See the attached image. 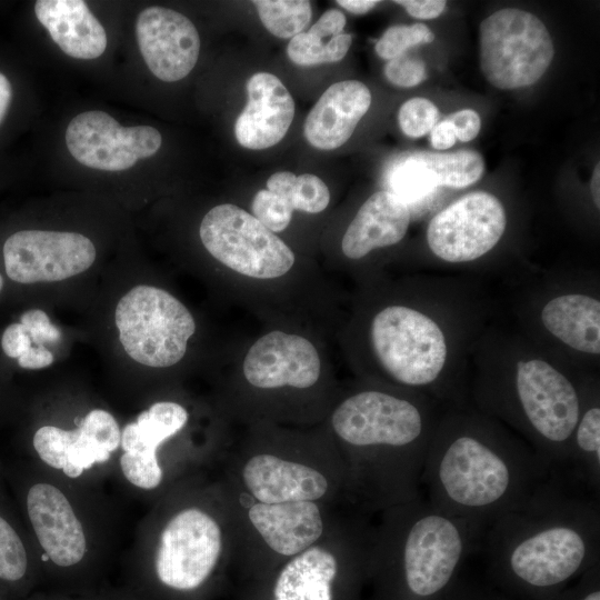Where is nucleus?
I'll use <instances>...</instances> for the list:
<instances>
[{
  "label": "nucleus",
  "instance_id": "1",
  "mask_svg": "<svg viewBox=\"0 0 600 600\" xmlns=\"http://www.w3.org/2000/svg\"><path fill=\"white\" fill-rule=\"evenodd\" d=\"M479 551L504 583L531 593L556 591L599 563L600 493L552 472L488 527Z\"/></svg>",
  "mask_w": 600,
  "mask_h": 600
},
{
  "label": "nucleus",
  "instance_id": "2",
  "mask_svg": "<svg viewBox=\"0 0 600 600\" xmlns=\"http://www.w3.org/2000/svg\"><path fill=\"white\" fill-rule=\"evenodd\" d=\"M551 473L530 446L480 418L457 416L434 429L421 488L436 508L487 530Z\"/></svg>",
  "mask_w": 600,
  "mask_h": 600
},
{
  "label": "nucleus",
  "instance_id": "3",
  "mask_svg": "<svg viewBox=\"0 0 600 600\" xmlns=\"http://www.w3.org/2000/svg\"><path fill=\"white\" fill-rule=\"evenodd\" d=\"M337 436L354 451L358 482L378 506H397L421 493V474L437 426L426 404L379 390L357 392L334 410Z\"/></svg>",
  "mask_w": 600,
  "mask_h": 600
},
{
  "label": "nucleus",
  "instance_id": "4",
  "mask_svg": "<svg viewBox=\"0 0 600 600\" xmlns=\"http://www.w3.org/2000/svg\"><path fill=\"white\" fill-rule=\"evenodd\" d=\"M484 532L436 508L420 493L391 507L373 550L403 600H439L466 559L479 551Z\"/></svg>",
  "mask_w": 600,
  "mask_h": 600
},
{
  "label": "nucleus",
  "instance_id": "5",
  "mask_svg": "<svg viewBox=\"0 0 600 600\" xmlns=\"http://www.w3.org/2000/svg\"><path fill=\"white\" fill-rule=\"evenodd\" d=\"M503 398L496 410L523 430L552 472H564L581 409V396L571 380L544 360L520 361Z\"/></svg>",
  "mask_w": 600,
  "mask_h": 600
},
{
  "label": "nucleus",
  "instance_id": "6",
  "mask_svg": "<svg viewBox=\"0 0 600 600\" xmlns=\"http://www.w3.org/2000/svg\"><path fill=\"white\" fill-rule=\"evenodd\" d=\"M119 339L130 358L167 368L182 359L196 330L192 314L176 297L152 286H137L118 302Z\"/></svg>",
  "mask_w": 600,
  "mask_h": 600
},
{
  "label": "nucleus",
  "instance_id": "7",
  "mask_svg": "<svg viewBox=\"0 0 600 600\" xmlns=\"http://www.w3.org/2000/svg\"><path fill=\"white\" fill-rule=\"evenodd\" d=\"M480 68L496 88L534 84L550 67L554 47L544 23L533 13L504 8L480 23Z\"/></svg>",
  "mask_w": 600,
  "mask_h": 600
},
{
  "label": "nucleus",
  "instance_id": "8",
  "mask_svg": "<svg viewBox=\"0 0 600 600\" xmlns=\"http://www.w3.org/2000/svg\"><path fill=\"white\" fill-rule=\"evenodd\" d=\"M371 344L383 370L399 384L432 387L447 360V342L439 324L406 306L379 311L371 323Z\"/></svg>",
  "mask_w": 600,
  "mask_h": 600
},
{
  "label": "nucleus",
  "instance_id": "9",
  "mask_svg": "<svg viewBox=\"0 0 600 600\" xmlns=\"http://www.w3.org/2000/svg\"><path fill=\"white\" fill-rule=\"evenodd\" d=\"M199 233L213 258L251 278H278L294 263L293 252L274 232L234 204L210 209L201 221Z\"/></svg>",
  "mask_w": 600,
  "mask_h": 600
},
{
  "label": "nucleus",
  "instance_id": "10",
  "mask_svg": "<svg viewBox=\"0 0 600 600\" xmlns=\"http://www.w3.org/2000/svg\"><path fill=\"white\" fill-rule=\"evenodd\" d=\"M507 227L500 200L486 191L464 194L438 212L427 230L432 253L443 261H473L500 241Z\"/></svg>",
  "mask_w": 600,
  "mask_h": 600
},
{
  "label": "nucleus",
  "instance_id": "11",
  "mask_svg": "<svg viewBox=\"0 0 600 600\" xmlns=\"http://www.w3.org/2000/svg\"><path fill=\"white\" fill-rule=\"evenodd\" d=\"M221 530L204 511L188 508L164 527L156 556V572L178 591L199 588L212 573L221 553Z\"/></svg>",
  "mask_w": 600,
  "mask_h": 600
},
{
  "label": "nucleus",
  "instance_id": "12",
  "mask_svg": "<svg viewBox=\"0 0 600 600\" xmlns=\"http://www.w3.org/2000/svg\"><path fill=\"white\" fill-rule=\"evenodd\" d=\"M3 259L8 277L16 282H52L89 269L96 248L76 232L21 230L6 240Z\"/></svg>",
  "mask_w": 600,
  "mask_h": 600
},
{
  "label": "nucleus",
  "instance_id": "13",
  "mask_svg": "<svg viewBox=\"0 0 600 600\" xmlns=\"http://www.w3.org/2000/svg\"><path fill=\"white\" fill-rule=\"evenodd\" d=\"M160 132L149 126L122 127L103 111H86L67 127L66 143L81 164L104 171H122L153 156L161 146Z\"/></svg>",
  "mask_w": 600,
  "mask_h": 600
},
{
  "label": "nucleus",
  "instance_id": "14",
  "mask_svg": "<svg viewBox=\"0 0 600 600\" xmlns=\"http://www.w3.org/2000/svg\"><path fill=\"white\" fill-rule=\"evenodd\" d=\"M136 36L147 67L162 81L183 79L198 61L199 33L180 12L158 6L146 8L137 18Z\"/></svg>",
  "mask_w": 600,
  "mask_h": 600
},
{
  "label": "nucleus",
  "instance_id": "15",
  "mask_svg": "<svg viewBox=\"0 0 600 600\" xmlns=\"http://www.w3.org/2000/svg\"><path fill=\"white\" fill-rule=\"evenodd\" d=\"M320 368L318 351L309 340L282 331L259 338L243 361L247 381L262 389L309 388L318 381Z\"/></svg>",
  "mask_w": 600,
  "mask_h": 600
},
{
  "label": "nucleus",
  "instance_id": "16",
  "mask_svg": "<svg viewBox=\"0 0 600 600\" xmlns=\"http://www.w3.org/2000/svg\"><path fill=\"white\" fill-rule=\"evenodd\" d=\"M188 421L187 410L179 403L160 401L142 411L136 422L121 432V470L129 482L141 489H154L162 480L157 458L158 447L179 432Z\"/></svg>",
  "mask_w": 600,
  "mask_h": 600
},
{
  "label": "nucleus",
  "instance_id": "17",
  "mask_svg": "<svg viewBox=\"0 0 600 600\" xmlns=\"http://www.w3.org/2000/svg\"><path fill=\"white\" fill-rule=\"evenodd\" d=\"M27 509L40 546L51 561L70 567L86 553V536L67 497L54 486L37 483L29 489Z\"/></svg>",
  "mask_w": 600,
  "mask_h": 600
},
{
  "label": "nucleus",
  "instance_id": "18",
  "mask_svg": "<svg viewBox=\"0 0 600 600\" xmlns=\"http://www.w3.org/2000/svg\"><path fill=\"white\" fill-rule=\"evenodd\" d=\"M248 103L236 120L237 141L247 149L261 150L279 143L293 116V99L278 77L258 72L247 82Z\"/></svg>",
  "mask_w": 600,
  "mask_h": 600
},
{
  "label": "nucleus",
  "instance_id": "19",
  "mask_svg": "<svg viewBox=\"0 0 600 600\" xmlns=\"http://www.w3.org/2000/svg\"><path fill=\"white\" fill-rule=\"evenodd\" d=\"M248 491L264 504L314 501L328 490L326 477L302 463L272 454H257L242 471Z\"/></svg>",
  "mask_w": 600,
  "mask_h": 600
},
{
  "label": "nucleus",
  "instance_id": "20",
  "mask_svg": "<svg viewBox=\"0 0 600 600\" xmlns=\"http://www.w3.org/2000/svg\"><path fill=\"white\" fill-rule=\"evenodd\" d=\"M371 104V92L357 80L331 84L310 110L303 133L320 150L344 144Z\"/></svg>",
  "mask_w": 600,
  "mask_h": 600
},
{
  "label": "nucleus",
  "instance_id": "21",
  "mask_svg": "<svg viewBox=\"0 0 600 600\" xmlns=\"http://www.w3.org/2000/svg\"><path fill=\"white\" fill-rule=\"evenodd\" d=\"M248 517L269 548L286 557L307 550L323 532L321 513L313 501L258 502L249 509Z\"/></svg>",
  "mask_w": 600,
  "mask_h": 600
},
{
  "label": "nucleus",
  "instance_id": "22",
  "mask_svg": "<svg viewBox=\"0 0 600 600\" xmlns=\"http://www.w3.org/2000/svg\"><path fill=\"white\" fill-rule=\"evenodd\" d=\"M410 223L409 207L390 191H378L360 207L347 228L341 248L349 259L398 243Z\"/></svg>",
  "mask_w": 600,
  "mask_h": 600
},
{
  "label": "nucleus",
  "instance_id": "23",
  "mask_svg": "<svg viewBox=\"0 0 600 600\" xmlns=\"http://www.w3.org/2000/svg\"><path fill=\"white\" fill-rule=\"evenodd\" d=\"M34 13L68 56L96 59L107 48V33L82 0H38Z\"/></svg>",
  "mask_w": 600,
  "mask_h": 600
},
{
  "label": "nucleus",
  "instance_id": "24",
  "mask_svg": "<svg viewBox=\"0 0 600 600\" xmlns=\"http://www.w3.org/2000/svg\"><path fill=\"white\" fill-rule=\"evenodd\" d=\"M544 328L573 350L600 353V301L581 293L549 300L541 311Z\"/></svg>",
  "mask_w": 600,
  "mask_h": 600
},
{
  "label": "nucleus",
  "instance_id": "25",
  "mask_svg": "<svg viewBox=\"0 0 600 600\" xmlns=\"http://www.w3.org/2000/svg\"><path fill=\"white\" fill-rule=\"evenodd\" d=\"M338 570L331 551L310 547L282 568L274 582L273 600H334Z\"/></svg>",
  "mask_w": 600,
  "mask_h": 600
},
{
  "label": "nucleus",
  "instance_id": "26",
  "mask_svg": "<svg viewBox=\"0 0 600 600\" xmlns=\"http://www.w3.org/2000/svg\"><path fill=\"white\" fill-rule=\"evenodd\" d=\"M67 450V464L62 469L69 478H78L94 463L109 460L121 441L119 426L106 410H91L80 422Z\"/></svg>",
  "mask_w": 600,
  "mask_h": 600
},
{
  "label": "nucleus",
  "instance_id": "27",
  "mask_svg": "<svg viewBox=\"0 0 600 600\" xmlns=\"http://www.w3.org/2000/svg\"><path fill=\"white\" fill-rule=\"evenodd\" d=\"M413 156L431 172L438 187L466 188L480 180L484 172V160L474 150L417 151Z\"/></svg>",
  "mask_w": 600,
  "mask_h": 600
},
{
  "label": "nucleus",
  "instance_id": "28",
  "mask_svg": "<svg viewBox=\"0 0 600 600\" xmlns=\"http://www.w3.org/2000/svg\"><path fill=\"white\" fill-rule=\"evenodd\" d=\"M267 188L286 199L293 210L309 213L323 211L330 201L327 184L311 173L296 176L288 171L276 172L268 179Z\"/></svg>",
  "mask_w": 600,
  "mask_h": 600
},
{
  "label": "nucleus",
  "instance_id": "29",
  "mask_svg": "<svg viewBox=\"0 0 600 600\" xmlns=\"http://www.w3.org/2000/svg\"><path fill=\"white\" fill-rule=\"evenodd\" d=\"M253 4L266 29L281 39L303 32L311 19V3L307 0H257Z\"/></svg>",
  "mask_w": 600,
  "mask_h": 600
},
{
  "label": "nucleus",
  "instance_id": "30",
  "mask_svg": "<svg viewBox=\"0 0 600 600\" xmlns=\"http://www.w3.org/2000/svg\"><path fill=\"white\" fill-rule=\"evenodd\" d=\"M388 182L390 192L408 207L424 200L438 188L434 177L413 153L393 164L388 174Z\"/></svg>",
  "mask_w": 600,
  "mask_h": 600
},
{
  "label": "nucleus",
  "instance_id": "31",
  "mask_svg": "<svg viewBox=\"0 0 600 600\" xmlns=\"http://www.w3.org/2000/svg\"><path fill=\"white\" fill-rule=\"evenodd\" d=\"M352 43V36L340 33L331 39H319L307 32L291 38L288 44L290 60L303 67L340 61Z\"/></svg>",
  "mask_w": 600,
  "mask_h": 600
},
{
  "label": "nucleus",
  "instance_id": "32",
  "mask_svg": "<svg viewBox=\"0 0 600 600\" xmlns=\"http://www.w3.org/2000/svg\"><path fill=\"white\" fill-rule=\"evenodd\" d=\"M433 40V32L423 23L397 24L387 29L377 41L376 52L380 58L391 60L414 46L430 43Z\"/></svg>",
  "mask_w": 600,
  "mask_h": 600
},
{
  "label": "nucleus",
  "instance_id": "33",
  "mask_svg": "<svg viewBox=\"0 0 600 600\" xmlns=\"http://www.w3.org/2000/svg\"><path fill=\"white\" fill-rule=\"evenodd\" d=\"M28 568L24 546L14 529L0 517V579L17 581Z\"/></svg>",
  "mask_w": 600,
  "mask_h": 600
},
{
  "label": "nucleus",
  "instance_id": "34",
  "mask_svg": "<svg viewBox=\"0 0 600 600\" xmlns=\"http://www.w3.org/2000/svg\"><path fill=\"white\" fill-rule=\"evenodd\" d=\"M439 117L437 106L421 97L407 100L399 109L398 123L409 138H421L436 126Z\"/></svg>",
  "mask_w": 600,
  "mask_h": 600
},
{
  "label": "nucleus",
  "instance_id": "35",
  "mask_svg": "<svg viewBox=\"0 0 600 600\" xmlns=\"http://www.w3.org/2000/svg\"><path fill=\"white\" fill-rule=\"evenodd\" d=\"M76 430H63L54 426H43L33 436V447L43 462L54 469L67 464V450Z\"/></svg>",
  "mask_w": 600,
  "mask_h": 600
},
{
  "label": "nucleus",
  "instance_id": "36",
  "mask_svg": "<svg viewBox=\"0 0 600 600\" xmlns=\"http://www.w3.org/2000/svg\"><path fill=\"white\" fill-rule=\"evenodd\" d=\"M253 217L272 232L284 230L292 218L293 208L282 197L267 190H260L251 204Z\"/></svg>",
  "mask_w": 600,
  "mask_h": 600
},
{
  "label": "nucleus",
  "instance_id": "37",
  "mask_svg": "<svg viewBox=\"0 0 600 600\" xmlns=\"http://www.w3.org/2000/svg\"><path fill=\"white\" fill-rule=\"evenodd\" d=\"M384 74L389 82L402 88L416 87L428 78L424 62L407 53L389 60Z\"/></svg>",
  "mask_w": 600,
  "mask_h": 600
},
{
  "label": "nucleus",
  "instance_id": "38",
  "mask_svg": "<svg viewBox=\"0 0 600 600\" xmlns=\"http://www.w3.org/2000/svg\"><path fill=\"white\" fill-rule=\"evenodd\" d=\"M20 323L34 346L56 343L61 337L60 331L51 323L48 314L40 309H30L23 312L20 317Z\"/></svg>",
  "mask_w": 600,
  "mask_h": 600
},
{
  "label": "nucleus",
  "instance_id": "39",
  "mask_svg": "<svg viewBox=\"0 0 600 600\" xmlns=\"http://www.w3.org/2000/svg\"><path fill=\"white\" fill-rule=\"evenodd\" d=\"M453 127L456 138L462 142L474 139L481 129V119L472 109H462L447 119Z\"/></svg>",
  "mask_w": 600,
  "mask_h": 600
},
{
  "label": "nucleus",
  "instance_id": "40",
  "mask_svg": "<svg viewBox=\"0 0 600 600\" xmlns=\"http://www.w3.org/2000/svg\"><path fill=\"white\" fill-rule=\"evenodd\" d=\"M31 346L32 341L21 323H12L3 331L1 347L8 357L18 359Z\"/></svg>",
  "mask_w": 600,
  "mask_h": 600
},
{
  "label": "nucleus",
  "instance_id": "41",
  "mask_svg": "<svg viewBox=\"0 0 600 600\" xmlns=\"http://www.w3.org/2000/svg\"><path fill=\"white\" fill-rule=\"evenodd\" d=\"M346 26L344 14L336 9L326 11L309 29V33L319 39H331L340 33Z\"/></svg>",
  "mask_w": 600,
  "mask_h": 600
},
{
  "label": "nucleus",
  "instance_id": "42",
  "mask_svg": "<svg viewBox=\"0 0 600 600\" xmlns=\"http://www.w3.org/2000/svg\"><path fill=\"white\" fill-rule=\"evenodd\" d=\"M407 12L417 19L428 20L438 18L447 7L443 0H397Z\"/></svg>",
  "mask_w": 600,
  "mask_h": 600
},
{
  "label": "nucleus",
  "instance_id": "43",
  "mask_svg": "<svg viewBox=\"0 0 600 600\" xmlns=\"http://www.w3.org/2000/svg\"><path fill=\"white\" fill-rule=\"evenodd\" d=\"M53 362V354L44 346H31L21 357L18 363L24 369H41Z\"/></svg>",
  "mask_w": 600,
  "mask_h": 600
},
{
  "label": "nucleus",
  "instance_id": "44",
  "mask_svg": "<svg viewBox=\"0 0 600 600\" xmlns=\"http://www.w3.org/2000/svg\"><path fill=\"white\" fill-rule=\"evenodd\" d=\"M456 140L453 127L448 120L436 124L431 130L430 141L437 150L451 148L456 143Z\"/></svg>",
  "mask_w": 600,
  "mask_h": 600
},
{
  "label": "nucleus",
  "instance_id": "45",
  "mask_svg": "<svg viewBox=\"0 0 600 600\" xmlns=\"http://www.w3.org/2000/svg\"><path fill=\"white\" fill-rule=\"evenodd\" d=\"M599 563L594 564L590 571V578L586 584L584 589L577 597L576 600H600V591L598 583H596V578L598 577Z\"/></svg>",
  "mask_w": 600,
  "mask_h": 600
},
{
  "label": "nucleus",
  "instance_id": "46",
  "mask_svg": "<svg viewBox=\"0 0 600 600\" xmlns=\"http://www.w3.org/2000/svg\"><path fill=\"white\" fill-rule=\"evenodd\" d=\"M337 3L354 14H363L374 8L379 1L376 0H338Z\"/></svg>",
  "mask_w": 600,
  "mask_h": 600
},
{
  "label": "nucleus",
  "instance_id": "47",
  "mask_svg": "<svg viewBox=\"0 0 600 600\" xmlns=\"http://www.w3.org/2000/svg\"><path fill=\"white\" fill-rule=\"evenodd\" d=\"M12 98V88L7 77L0 72V123L6 117Z\"/></svg>",
  "mask_w": 600,
  "mask_h": 600
},
{
  "label": "nucleus",
  "instance_id": "48",
  "mask_svg": "<svg viewBox=\"0 0 600 600\" xmlns=\"http://www.w3.org/2000/svg\"><path fill=\"white\" fill-rule=\"evenodd\" d=\"M599 169H600V166L598 163L593 170V174H592L591 183H590L592 199L597 208L600 207V187H599L600 186V171Z\"/></svg>",
  "mask_w": 600,
  "mask_h": 600
},
{
  "label": "nucleus",
  "instance_id": "49",
  "mask_svg": "<svg viewBox=\"0 0 600 600\" xmlns=\"http://www.w3.org/2000/svg\"><path fill=\"white\" fill-rule=\"evenodd\" d=\"M2 287H3V278H2V276L0 274V291H1Z\"/></svg>",
  "mask_w": 600,
  "mask_h": 600
}]
</instances>
